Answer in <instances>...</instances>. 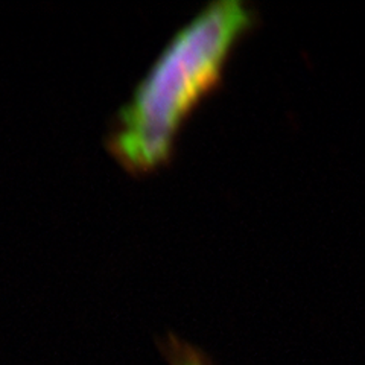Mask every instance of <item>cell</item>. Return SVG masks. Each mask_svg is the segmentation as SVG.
Masks as SVG:
<instances>
[{"label": "cell", "mask_w": 365, "mask_h": 365, "mask_svg": "<svg viewBox=\"0 0 365 365\" xmlns=\"http://www.w3.org/2000/svg\"><path fill=\"white\" fill-rule=\"evenodd\" d=\"M158 349L169 365H215L212 358L200 347L189 344L174 334L158 341Z\"/></svg>", "instance_id": "obj_2"}, {"label": "cell", "mask_w": 365, "mask_h": 365, "mask_svg": "<svg viewBox=\"0 0 365 365\" xmlns=\"http://www.w3.org/2000/svg\"><path fill=\"white\" fill-rule=\"evenodd\" d=\"M255 21L248 4L218 0L169 40L107 134L108 153L128 174L146 175L173 158L182 123L218 87L228 56Z\"/></svg>", "instance_id": "obj_1"}]
</instances>
